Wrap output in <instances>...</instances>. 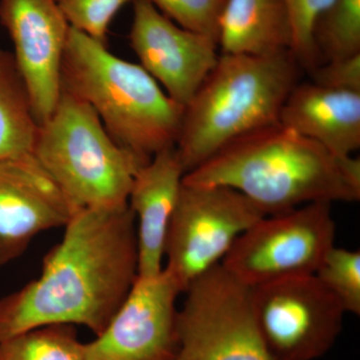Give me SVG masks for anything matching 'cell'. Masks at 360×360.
<instances>
[{
	"mask_svg": "<svg viewBox=\"0 0 360 360\" xmlns=\"http://www.w3.org/2000/svg\"><path fill=\"white\" fill-rule=\"evenodd\" d=\"M315 276L342 305L345 312L360 314V252L333 246Z\"/></svg>",
	"mask_w": 360,
	"mask_h": 360,
	"instance_id": "20",
	"label": "cell"
},
{
	"mask_svg": "<svg viewBox=\"0 0 360 360\" xmlns=\"http://www.w3.org/2000/svg\"><path fill=\"white\" fill-rule=\"evenodd\" d=\"M39 129L13 53L0 46V160L32 151Z\"/></svg>",
	"mask_w": 360,
	"mask_h": 360,
	"instance_id": "17",
	"label": "cell"
},
{
	"mask_svg": "<svg viewBox=\"0 0 360 360\" xmlns=\"http://www.w3.org/2000/svg\"><path fill=\"white\" fill-rule=\"evenodd\" d=\"M251 288V307L271 360L323 356L342 329V305L315 274Z\"/></svg>",
	"mask_w": 360,
	"mask_h": 360,
	"instance_id": "9",
	"label": "cell"
},
{
	"mask_svg": "<svg viewBox=\"0 0 360 360\" xmlns=\"http://www.w3.org/2000/svg\"><path fill=\"white\" fill-rule=\"evenodd\" d=\"M336 0H283L291 26L290 52L298 65L312 70L321 65V58L315 47L314 28L317 18Z\"/></svg>",
	"mask_w": 360,
	"mask_h": 360,
	"instance_id": "21",
	"label": "cell"
},
{
	"mask_svg": "<svg viewBox=\"0 0 360 360\" xmlns=\"http://www.w3.org/2000/svg\"><path fill=\"white\" fill-rule=\"evenodd\" d=\"M290 51L272 56L221 53L184 108L176 148L184 174L241 137L279 122L298 84Z\"/></svg>",
	"mask_w": 360,
	"mask_h": 360,
	"instance_id": "3",
	"label": "cell"
},
{
	"mask_svg": "<svg viewBox=\"0 0 360 360\" xmlns=\"http://www.w3.org/2000/svg\"><path fill=\"white\" fill-rule=\"evenodd\" d=\"M291 26L283 0H226L219 26L221 53L272 56L290 51Z\"/></svg>",
	"mask_w": 360,
	"mask_h": 360,
	"instance_id": "16",
	"label": "cell"
},
{
	"mask_svg": "<svg viewBox=\"0 0 360 360\" xmlns=\"http://www.w3.org/2000/svg\"><path fill=\"white\" fill-rule=\"evenodd\" d=\"M180 293L165 269L155 276H137L105 329L84 343V360H175Z\"/></svg>",
	"mask_w": 360,
	"mask_h": 360,
	"instance_id": "10",
	"label": "cell"
},
{
	"mask_svg": "<svg viewBox=\"0 0 360 360\" xmlns=\"http://www.w3.org/2000/svg\"><path fill=\"white\" fill-rule=\"evenodd\" d=\"M279 123L336 156L350 158L360 148V92L297 84L281 108Z\"/></svg>",
	"mask_w": 360,
	"mask_h": 360,
	"instance_id": "15",
	"label": "cell"
},
{
	"mask_svg": "<svg viewBox=\"0 0 360 360\" xmlns=\"http://www.w3.org/2000/svg\"><path fill=\"white\" fill-rule=\"evenodd\" d=\"M32 153L75 212L129 203L135 174L148 163L113 141L91 106L63 90Z\"/></svg>",
	"mask_w": 360,
	"mask_h": 360,
	"instance_id": "5",
	"label": "cell"
},
{
	"mask_svg": "<svg viewBox=\"0 0 360 360\" xmlns=\"http://www.w3.org/2000/svg\"><path fill=\"white\" fill-rule=\"evenodd\" d=\"M180 27L210 37L219 44L220 16L226 0H148Z\"/></svg>",
	"mask_w": 360,
	"mask_h": 360,
	"instance_id": "22",
	"label": "cell"
},
{
	"mask_svg": "<svg viewBox=\"0 0 360 360\" xmlns=\"http://www.w3.org/2000/svg\"><path fill=\"white\" fill-rule=\"evenodd\" d=\"M184 174L175 146L156 153L135 174L127 202L137 219L139 276L162 271L168 229Z\"/></svg>",
	"mask_w": 360,
	"mask_h": 360,
	"instance_id": "14",
	"label": "cell"
},
{
	"mask_svg": "<svg viewBox=\"0 0 360 360\" xmlns=\"http://www.w3.org/2000/svg\"><path fill=\"white\" fill-rule=\"evenodd\" d=\"M314 40L321 63L360 54V0H336L317 18Z\"/></svg>",
	"mask_w": 360,
	"mask_h": 360,
	"instance_id": "18",
	"label": "cell"
},
{
	"mask_svg": "<svg viewBox=\"0 0 360 360\" xmlns=\"http://www.w3.org/2000/svg\"><path fill=\"white\" fill-rule=\"evenodd\" d=\"M129 41L142 68L184 108L219 56L217 41L180 27L148 0H134Z\"/></svg>",
	"mask_w": 360,
	"mask_h": 360,
	"instance_id": "12",
	"label": "cell"
},
{
	"mask_svg": "<svg viewBox=\"0 0 360 360\" xmlns=\"http://www.w3.org/2000/svg\"><path fill=\"white\" fill-rule=\"evenodd\" d=\"M265 213L231 187L182 181L168 229L163 269L181 292L221 264L243 232Z\"/></svg>",
	"mask_w": 360,
	"mask_h": 360,
	"instance_id": "6",
	"label": "cell"
},
{
	"mask_svg": "<svg viewBox=\"0 0 360 360\" xmlns=\"http://www.w3.org/2000/svg\"><path fill=\"white\" fill-rule=\"evenodd\" d=\"M335 238L331 203H309L265 215L239 236L220 264L250 288L315 274Z\"/></svg>",
	"mask_w": 360,
	"mask_h": 360,
	"instance_id": "7",
	"label": "cell"
},
{
	"mask_svg": "<svg viewBox=\"0 0 360 360\" xmlns=\"http://www.w3.org/2000/svg\"><path fill=\"white\" fill-rule=\"evenodd\" d=\"M75 212L32 151L0 160V266L21 257L39 234L65 227Z\"/></svg>",
	"mask_w": 360,
	"mask_h": 360,
	"instance_id": "13",
	"label": "cell"
},
{
	"mask_svg": "<svg viewBox=\"0 0 360 360\" xmlns=\"http://www.w3.org/2000/svg\"><path fill=\"white\" fill-rule=\"evenodd\" d=\"M137 276L129 203L78 210L45 255L39 276L0 298V342L51 326H82L99 335Z\"/></svg>",
	"mask_w": 360,
	"mask_h": 360,
	"instance_id": "1",
	"label": "cell"
},
{
	"mask_svg": "<svg viewBox=\"0 0 360 360\" xmlns=\"http://www.w3.org/2000/svg\"><path fill=\"white\" fill-rule=\"evenodd\" d=\"M0 360H84V343L72 326H44L0 342Z\"/></svg>",
	"mask_w": 360,
	"mask_h": 360,
	"instance_id": "19",
	"label": "cell"
},
{
	"mask_svg": "<svg viewBox=\"0 0 360 360\" xmlns=\"http://www.w3.org/2000/svg\"><path fill=\"white\" fill-rule=\"evenodd\" d=\"M184 292L175 360H271L253 315L251 288L221 264Z\"/></svg>",
	"mask_w": 360,
	"mask_h": 360,
	"instance_id": "8",
	"label": "cell"
},
{
	"mask_svg": "<svg viewBox=\"0 0 360 360\" xmlns=\"http://www.w3.org/2000/svg\"><path fill=\"white\" fill-rule=\"evenodd\" d=\"M61 89L91 106L113 141L144 162L176 144L184 106L141 65L117 58L106 45L72 27Z\"/></svg>",
	"mask_w": 360,
	"mask_h": 360,
	"instance_id": "4",
	"label": "cell"
},
{
	"mask_svg": "<svg viewBox=\"0 0 360 360\" xmlns=\"http://www.w3.org/2000/svg\"><path fill=\"white\" fill-rule=\"evenodd\" d=\"M309 72L315 84L328 89L360 92V54L324 61Z\"/></svg>",
	"mask_w": 360,
	"mask_h": 360,
	"instance_id": "24",
	"label": "cell"
},
{
	"mask_svg": "<svg viewBox=\"0 0 360 360\" xmlns=\"http://www.w3.org/2000/svg\"><path fill=\"white\" fill-rule=\"evenodd\" d=\"M0 25L13 40L16 65L41 125L58 105L70 26L56 0H0Z\"/></svg>",
	"mask_w": 360,
	"mask_h": 360,
	"instance_id": "11",
	"label": "cell"
},
{
	"mask_svg": "<svg viewBox=\"0 0 360 360\" xmlns=\"http://www.w3.org/2000/svg\"><path fill=\"white\" fill-rule=\"evenodd\" d=\"M70 27L108 44L110 26L130 0H56Z\"/></svg>",
	"mask_w": 360,
	"mask_h": 360,
	"instance_id": "23",
	"label": "cell"
},
{
	"mask_svg": "<svg viewBox=\"0 0 360 360\" xmlns=\"http://www.w3.org/2000/svg\"><path fill=\"white\" fill-rule=\"evenodd\" d=\"M182 181L231 187L266 215L312 202L360 200V160L340 158L281 123L225 146Z\"/></svg>",
	"mask_w": 360,
	"mask_h": 360,
	"instance_id": "2",
	"label": "cell"
}]
</instances>
